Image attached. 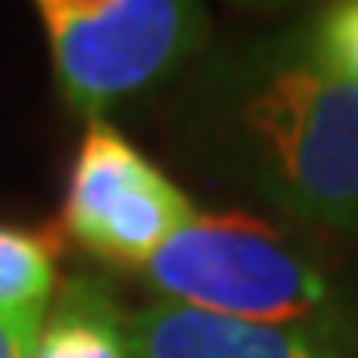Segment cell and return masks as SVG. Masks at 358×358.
I'll use <instances>...</instances> for the list:
<instances>
[{
  "instance_id": "obj_1",
  "label": "cell",
  "mask_w": 358,
  "mask_h": 358,
  "mask_svg": "<svg viewBox=\"0 0 358 358\" xmlns=\"http://www.w3.org/2000/svg\"><path fill=\"white\" fill-rule=\"evenodd\" d=\"M215 136L271 203L358 235V84L315 60L247 72L223 96Z\"/></svg>"
},
{
  "instance_id": "obj_2",
  "label": "cell",
  "mask_w": 358,
  "mask_h": 358,
  "mask_svg": "<svg viewBox=\"0 0 358 358\" xmlns=\"http://www.w3.org/2000/svg\"><path fill=\"white\" fill-rule=\"evenodd\" d=\"M140 271L164 294V303L207 315L310 334L334 319V291L327 275L282 231L251 215L199 211Z\"/></svg>"
},
{
  "instance_id": "obj_3",
  "label": "cell",
  "mask_w": 358,
  "mask_h": 358,
  "mask_svg": "<svg viewBox=\"0 0 358 358\" xmlns=\"http://www.w3.org/2000/svg\"><path fill=\"white\" fill-rule=\"evenodd\" d=\"M68 108L100 120L171 76L203 40L199 0H32Z\"/></svg>"
},
{
  "instance_id": "obj_4",
  "label": "cell",
  "mask_w": 358,
  "mask_h": 358,
  "mask_svg": "<svg viewBox=\"0 0 358 358\" xmlns=\"http://www.w3.org/2000/svg\"><path fill=\"white\" fill-rule=\"evenodd\" d=\"M195 215V203L148 155L112 124L92 120L64 192V227L84 251L108 263L143 267Z\"/></svg>"
},
{
  "instance_id": "obj_5",
  "label": "cell",
  "mask_w": 358,
  "mask_h": 358,
  "mask_svg": "<svg viewBox=\"0 0 358 358\" xmlns=\"http://www.w3.org/2000/svg\"><path fill=\"white\" fill-rule=\"evenodd\" d=\"M131 358H343L322 334L207 315L179 303L131 315Z\"/></svg>"
},
{
  "instance_id": "obj_6",
  "label": "cell",
  "mask_w": 358,
  "mask_h": 358,
  "mask_svg": "<svg viewBox=\"0 0 358 358\" xmlns=\"http://www.w3.org/2000/svg\"><path fill=\"white\" fill-rule=\"evenodd\" d=\"M32 358H131V319L92 279H68L44 310Z\"/></svg>"
},
{
  "instance_id": "obj_7",
  "label": "cell",
  "mask_w": 358,
  "mask_h": 358,
  "mask_svg": "<svg viewBox=\"0 0 358 358\" xmlns=\"http://www.w3.org/2000/svg\"><path fill=\"white\" fill-rule=\"evenodd\" d=\"M56 291V263L48 243L20 227L0 223V315L44 322Z\"/></svg>"
},
{
  "instance_id": "obj_8",
  "label": "cell",
  "mask_w": 358,
  "mask_h": 358,
  "mask_svg": "<svg viewBox=\"0 0 358 358\" xmlns=\"http://www.w3.org/2000/svg\"><path fill=\"white\" fill-rule=\"evenodd\" d=\"M310 60L358 84V0H331L310 36Z\"/></svg>"
},
{
  "instance_id": "obj_9",
  "label": "cell",
  "mask_w": 358,
  "mask_h": 358,
  "mask_svg": "<svg viewBox=\"0 0 358 358\" xmlns=\"http://www.w3.org/2000/svg\"><path fill=\"white\" fill-rule=\"evenodd\" d=\"M36 334H40V322L0 315V358H32Z\"/></svg>"
},
{
  "instance_id": "obj_10",
  "label": "cell",
  "mask_w": 358,
  "mask_h": 358,
  "mask_svg": "<svg viewBox=\"0 0 358 358\" xmlns=\"http://www.w3.org/2000/svg\"><path fill=\"white\" fill-rule=\"evenodd\" d=\"M239 4H263V0H239Z\"/></svg>"
}]
</instances>
